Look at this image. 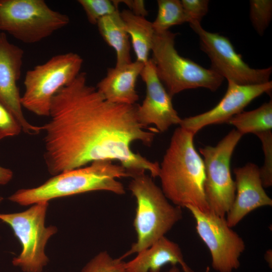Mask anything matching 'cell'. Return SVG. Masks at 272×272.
I'll return each instance as SVG.
<instances>
[{"instance_id":"obj_1","label":"cell","mask_w":272,"mask_h":272,"mask_svg":"<svg viewBox=\"0 0 272 272\" xmlns=\"http://www.w3.org/2000/svg\"><path fill=\"white\" fill-rule=\"evenodd\" d=\"M137 107L108 101L81 72L55 94L50 119L41 126L49 173L55 176L95 161L110 160L119 162L131 178L146 171L158 177L159 163L131 149L135 141L151 146L158 131L140 123Z\"/></svg>"},{"instance_id":"obj_2","label":"cell","mask_w":272,"mask_h":272,"mask_svg":"<svg viewBox=\"0 0 272 272\" xmlns=\"http://www.w3.org/2000/svg\"><path fill=\"white\" fill-rule=\"evenodd\" d=\"M194 135L181 126L175 129L160 165L158 177L163 192L174 205L210 211L204 192V163L195 148Z\"/></svg>"},{"instance_id":"obj_3","label":"cell","mask_w":272,"mask_h":272,"mask_svg":"<svg viewBox=\"0 0 272 272\" xmlns=\"http://www.w3.org/2000/svg\"><path fill=\"white\" fill-rule=\"evenodd\" d=\"M130 177L121 165L110 160L92 162L86 167L66 171L54 176L42 185L33 188L21 189L9 199L21 206L96 190L121 195L125 193L122 183L116 179Z\"/></svg>"},{"instance_id":"obj_4","label":"cell","mask_w":272,"mask_h":272,"mask_svg":"<svg viewBox=\"0 0 272 272\" xmlns=\"http://www.w3.org/2000/svg\"><path fill=\"white\" fill-rule=\"evenodd\" d=\"M128 189L137 202L133 226L137 240L119 257L121 259L150 247L182 218L181 208L172 205L152 177L145 173L132 177Z\"/></svg>"},{"instance_id":"obj_5","label":"cell","mask_w":272,"mask_h":272,"mask_svg":"<svg viewBox=\"0 0 272 272\" xmlns=\"http://www.w3.org/2000/svg\"><path fill=\"white\" fill-rule=\"evenodd\" d=\"M176 33L169 30L155 32L151 51L157 76L172 97L185 90L204 88L215 92L224 78L212 69H207L181 56L175 47Z\"/></svg>"},{"instance_id":"obj_6","label":"cell","mask_w":272,"mask_h":272,"mask_svg":"<svg viewBox=\"0 0 272 272\" xmlns=\"http://www.w3.org/2000/svg\"><path fill=\"white\" fill-rule=\"evenodd\" d=\"M83 59L78 54H57L25 74L23 107L38 116H49L55 94L74 81L81 73Z\"/></svg>"},{"instance_id":"obj_7","label":"cell","mask_w":272,"mask_h":272,"mask_svg":"<svg viewBox=\"0 0 272 272\" xmlns=\"http://www.w3.org/2000/svg\"><path fill=\"white\" fill-rule=\"evenodd\" d=\"M69 22L43 0H0V31L24 43L39 42Z\"/></svg>"},{"instance_id":"obj_8","label":"cell","mask_w":272,"mask_h":272,"mask_svg":"<svg viewBox=\"0 0 272 272\" xmlns=\"http://www.w3.org/2000/svg\"><path fill=\"white\" fill-rule=\"evenodd\" d=\"M242 136L233 129L215 146L199 149L203 157L204 192L209 211L221 217H226L235 199L236 187L230 171V162Z\"/></svg>"},{"instance_id":"obj_9","label":"cell","mask_w":272,"mask_h":272,"mask_svg":"<svg viewBox=\"0 0 272 272\" xmlns=\"http://www.w3.org/2000/svg\"><path fill=\"white\" fill-rule=\"evenodd\" d=\"M48 206V201H41L22 212L0 214V220L12 228L22 247L12 263L25 272H41L48 261L45 246L57 229L53 226H45Z\"/></svg>"},{"instance_id":"obj_10","label":"cell","mask_w":272,"mask_h":272,"mask_svg":"<svg viewBox=\"0 0 272 272\" xmlns=\"http://www.w3.org/2000/svg\"><path fill=\"white\" fill-rule=\"evenodd\" d=\"M186 208L195 221L198 236L209 249L213 268L217 272H232L238 268L245 244L228 226L226 218L193 206Z\"/></svg>"},{"instance_id":"obj_11","label":"cell","mask_w":272,"mask_h":272,"mask_svg":"<svg viewBox=\"0 0 272 272\" xmlns=\"http://www.w3.org/2000/svg\"><path fill=\"white\" fill-rule=\"evenodd\" d=\"M198 36L201 49L211 61V69L227 81L237 84L250 85L269 81L272 67L253 69L243 60L242 55L235 51L229 39L218 33L205 30L200 23H189Z\"/></svg>"},{"instance_id":"obj_12","label":"cell","mask_w":272,"mask_h":272,"mask_svg":"<svg viewBox=\"0 0 272 272\" xmlns=\"http://www.w3.org/2000/svg\"><path fill=\"white\" fill-rule=\"evenodd\" d=\"M23 57V50L10 42L6 34L1 32L0 104L10 112L24 132L35 135L42 131L41 126L31 124L25 117L17 85L21 74Z\"/></svg>"},{"instance_id":"obj_13","label":"cell","mask_w":272,"mask_h":272,"mask_svg":"<svg viewBox=\"0 0 272 272\" xmlns=\"http://www.w3.org/2000/svg\"><path fill=\"white\" fill-rule=\"evenodd\" d=\"M272 89L271 81L256 85H242L228 81L227 90L220 101L211 110L181 119L180 126L196 134L205 126L227 123L241 112L254 99Z\"/></svg>"},{"instance_id":"obj_14","label":"cell","mask_w":272,"mask_h":272,"mask_svg":"<svg viewBox=\"0 0 272 272\" xmlns=\"http://www.w3.org/2000/svg\"><path fill=\"white\" fill-rule=\"evenodd\" d=\"M140 76L146 86V95L138 105L139 121L147 127L154 124L158 131L165 132L172 125L180 124L181 118L174 109L172 97L158 78L152 59L144 64Z\"/></svg>"},{"instance_id":"obj_15","label":"cell","mask_w":272,"mask_h":272,"mask_svg":"<svg viewBox=\"0 0 272 272\" xmlns=\"http://www.w3.org/2000/svg\"><path fill=\"white\" fill-rule=\"evenodd\" d=\"M236 193L233 203L226 216L229 227L238 224L247 215L262 207L271 206L272 199L262 185L259 168L248 163L234 169Z\"/></svg>"},{"instance_id":"obj_16","label":"cell","mask_w":272,"mask_h":272,"mask_svg":"<svg viewBox=\"0 0 272 272\" xmlns=\"http://www.w3.org/2000/svg\"><path fill=\"white\" fill-rule=\"evenodd\" d=\"M144 64L135 60L108 69L96 88L108 101L133 105L139 100L135 85Z\"/></svg>"},{"instance_id":"obj_17","label":"cell","mask_w":272,"mask_h":272,"mask_svg":"<svg viewBox=\"0 0 272 272\" xmlns=\"http://www.w3.org/2000/svg\"><path fill=\"white\" fill-rule=\"evenodd\" d=\"M167 263L179 264L182 272H194L185 261L179 245L165 236L137 253L135 258L125 262V267L126 272H160Z\"/></svg>"},{"instance_id":"obj_18","label":"cell","mask_w":272,"mask_h":272,"mask_svg":"<svg viewBox=\"0 0 272 272\" xmlns=\"http://www.w3.org/2000/svg\"><path fill=\"white\" fill-rule=\"evenodd\" d=\"M96 25L103 40L115 50V65L131 62L129 37L119 10L101 18Z\"/></svg>"},{"instance_id":"obj_19","label":"cell","mask_w":272,"mask_h":272,"mask_svg":"<svg viewBox=\"0 0 272 272\" xmlns=\"http://www.w3.org/2000/svg\"><path fill=\"white\" fill-rule=\"evenodd\" d=\"M120 14L131 39L136 60L145 64L150 59L155 34L152 23L144 17L134 15L128 9L123 10Z\"/></svg>"},{"instance_id":"obj_20","label":"cell","mask_w":272,"mask_h":272,"mask_svg":"<svg viewBox=\"0 0 272 272\" xmlns=\"http://www.w3.org/2000/svg\"><path fill=\"white\" fill-rule=\"evenodd\" d=\"M227 123L235 126L242 135L271 130V100L254 110L242 111L232 117Z\"/></svg>"},{"instance_id":"obj_21","label":"cell","mask_w":272,"mask_h":272,"mask_svg":"<svg viewBox=\"0 0 272 272\" xmlns=\"http://www.w3.org/2000/svg\"><path fill=\"white\" fill-rule=\"evenodd\" d=\"M157 4V15L152 22L155 32H165L173 26L188 23L181 1L158 0Z\"/></svg>"},{"instance_id":"obj_22","label":"cell","mask_w":272,"mask_h":272,"mask_svg":"<svg viewBox=\"0 0 272 272\" xmlns=\"http://www.w3.org/2000/svg\"><path fill=\"white\" fill-rule=\"evenodd\" d=\"M249 4L251 22L258 34L262 36L271 19L272 1L251 0Z\"/></svg>"},{"instance_id":"obj_23","label":"cell","mask_w":272,"mask_h":272,"mask_svg":"<svg viewBox=\"0 0 272 272\" xmlns=\"http://www.w3.org/2000/svg\"><path fill=\"white\" fill-rule=\"evenodd\" d=\"M125 264L123 259L113 258L107 251H102L88 262L82 272H126Z\"/></svg>"},{"instance_id":"obj_24","label":"cell","mask_w":272,"mask_h":272,"mask_svg":"<svg viewBox=\"0 0 272 272\" xmlns=\"http://www.w3.org/2000/svg\"><path fill=\"white\" fill-rule=\"evenodd\" d=\"M78 2L84 10L89 23L94 25L101 18L118 10L112 1L79 0Z\"/></svg>"},{"instance_id":"obj_25","label":"cell","mask_w":272,"mask_h":272,"mask_svg":"<svg viewBox=\"0 0 272 272\" xmlns=\"http://www.w3.org/2000/svg\"><path fill=\"white\" fill-rule=\"evenodd\" d=\"M260 140L264 155L263 166L259 168L260 176L264 188L272 185V132L271 130L255 134Z\"/></svg>"},{"instance_id":"obj_26","label":"cell","mask_w":272,"mask_h":272,"mask_svg":"<svg viewBox=\"0 0 272 272\" xmlns=\"http://www.w3.org/2000/svg\"><path fill=\"white\" fill-rule=\"evenodd\" d=\"M184 12L188 19V23H200L202 18L208 11V0H182Z\"/></svg>"},{"instance_id":"obj_27","label":"cell","mask_w":272,"mask_h":272,"mask_svg":"<svg viewBox=\"0 0 272 272\" xmlns=\"http://www.w3.org/2000/svg\"><path fill=\"white\" fill-rule=\"evenodd\" d=\"M22 130L21 126L10 112L0 104V140L18 135Z\"/></svg>"},{"instance_id":"obj_28","label":"cell","mask_w":272,"mask_h":272,"mask_svg":"<svg viewBox=\"0 0 272 272\" xmlns=\"http://www.w3.org/2000/svg\"><path fill=\"white\" fill-rule=\"evenodd\" d=\"M117 7L120 3L126 5L129 10L135 15L145 17L148 14L146 9L145 2L142 0L112 1Z\"/></svg>"},{"instance_id":"obj_29","label":"cell","mask_w":272,"mask_h":272,"mask_svg":"<svg viewBox=\"0 0 272 272\" xmlns=\"http://www.w3.org/2000/svg\"><path fill=\"white\" fill-rule=\"evenodd\" d=\"M13 173L8 168L0 166V185H6L12 179Z\"/></svg>"},{"instance_id":"obj_30","label":"cell","mask_w":272,"mask_h":272,"mask_svg":"<svg viewBox=\"0 0 272 272\" xmlns=\"http://www.w3.org/2000/svg\"><path fill=\"white\" fill-rule=\"evenodd\" d=\"M264 259L268 265L271 267L272 265V251L271 249L267 250L264 254Z\"/></svg>"},{"instance_id":"obj_31","label":"cell","mask_w":272,"mask_h":272,"mask_svg":"<svg viewBox=\"0 0 272 272\" xmlns=\"http://www.w3.org/2000/svg\"><path fill=\"white\" fill-rule=\"evenodd\" d=\"M166 272H181V270L176 265H172L170 269Z\"/></svg>"},{"instance_id":"obj_32","label":"cell","mask_w":272,"mask_h":272,"mask_svg":"<svg viewBox=\"0 0 272 272\" xmlns=\"http://www.w3.org/2000/svg\"><path fill=\"white\" fill-rule=\"evenodd\" d=\"M3 197L0 195V203L3 201Z\"/></svg>"}]
</instances>
